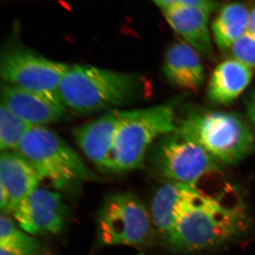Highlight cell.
Returning a JSON list of instances; mask_svg holds the SVG:
<instances>
[{
    "label": "cell",
    "instance_id": "23",
    "mask_svg": "<svg viewBox=\"0 0 255 255\" xmlns=\"http://www.w3.org/2000/svg\"><path fill=\"white\" fill-rule=\"evenodd\" d=\"M0 255H21L18 253H14L9 250L4 249V248H0Z\"/></svg>",
    "mask_w": 255,
    "mask_h": 255
},
{
    "label": "cell",
    "instance_id": "14",
    "mask_svg": "<svg viewBox=\"0 0 255 255\" xmlns=\"http://www.w3.org/2000/svg\"><path fill=\"white\" fill-rule=\"evenodd\" d=\"M41 179L31 163L16 151L0 156V188L9 199L10 212L38 187Z\"/></svg>",
    "mask_w": 255,
    "mask_h": 255
},
{
    "label": "cell",
    "instance_id": "16",
    "mask_svg": "<svg viewBox=\"0 0 255 255\" xmlns=\"http://www.w3.org/2000/svg\"><path fill=\"white\" fill-rule=\"evenodd\" d=\"M185 184L166 182L156 191L150 204V214L156 233L166 243L172 236L176 211Z\"/></svg>",
    "mask_w": 255,
    "mask_h": 255
},
{
    "label": "cell",
    "instance_id": "21",
    "mask_svg": "<svg viewBox=\"0 0 255 255\" xmlns=\"http://www.w3.org/2000/svg\"><path fill=\"white\" fill-rule=\"evenodd\" d=\"M245 106L248 121L255 131V86L247 95Z\"/></svg>",
    "mask_w": 255,
    "mask_h": 255
},
{
    "label": "cell",
    "instance_id": "3",
    "mask_svg": "<svg viewBox=\"0 0 255 255\" xmlns=\"http://www.w3.org/2000/svg\"><path fill=\"white\" fill-rule=\"evenodd\" d=\"M176 126L222 164L239 163L255 150L254 129L249 121L235 112L189 107Z\"/></svg>",
    "mask_w": 255,
    "mask_h": 255
},
{
    "label": "cell",
    "instance_id": "2",
    "mask_svg": "<svg viewBox=\"0 0 255 255\" xmlns=\"http://www.w3.org/2000/svg\"><path fill=\"white\" fill-rule=\"evenodd\" d=\"M148 87L138 74L74 65L64 75L58 95L65 107L86 114L131 104L146 97Z\"/></svg>",
    "mask_w": 255,
    "mask_h": 255
},
{
    "label": "cell",
    "instance_id": "12",
    "mask_svg": "<svg viewBox=\"0 0 255 255\" xmlns=\"http://www.w3.org/2000/svg\"><path fill=\"white\" fill-rule=\"evenodd\" d=\"M1 103L33 127H44L63 118L65 105L59 97H50L2 83Z\"/></svg>",
    "mask_w": 255,
    "mask_h": 255
},
{
    "label": "cell",
    "instance_id": "20",
    "mask_svg": "<svg viewBox=\"0 0 255 255\" xmlns=\"http://www.w3.org/2000/svg\"><path fill=\"white\" fill-rule=\"evenodd\" d=\"M233 59L252 69L255 68V36L250 33L243 34L231 47Z\"/></svg>",
    "mask_w": 255,
    "mask_h": 255
},
{
    "label": "cell",
    "instance_id": "13",
    "mask_svg": "<svg viewBox=\"0 0 255 255\" xmlns=\"http://www.w3.org/2000/svg\"><path fill=\"white\" fill-rule=\"evenodd\" d=\"M163 72L169 83L183 91H198L205 78L199 53L184 41L169 47L164 56Z\"/></svg>",
    "mask_w": 255,
    "mask_h": 255
},
{
    "label": "cell",
    "instance_id": "19",
    "mask_svg": "<svg viewBox=\"0 0 255 255\" xmlns=\"http://www.w3.org/2000/svg\"><path fill=\"white\" fill-rule=\"evenodd\" d=\"M34 127L20 118L6 106H0V150L15 151Z\"/></svg>",
    "mask_w": 255,
    "mask_h": 255
},
{
    "label": "cell",
    "instance_id": "8",
    "mask_svg": "<svg viewBox=\"0 0 255 255\" xmlns=\"http://www.w3.org/2000/svg\"><path fill=\"white\" fill-rule=\"evenodd\" d=\"M69 67L18 43L4 46L0 57V76L4 83L59 98L60 85Z\"/></svg>",
    "mask_w": 255,
    "mask_h": 255
},
{
    "label": "cell",
    "instance_id": "15",
    "mask_svg": "<svg viewBox=\"0 0 255 255\" xmlns=\"http://www.w3.org/2000/svg\"><path fill=\"white\" fill-rule=\"evenodd\" d=\"M253 78V69L233 58L224 60L213 71L208 85V98L215 105H231Z\"/></svg>",
    "mask_w": 255,
    "mask_h": 255
},
{
    "label": "cell",
    "instance_id": "10",
    "mask_svg": "<svg viewBox=\"0 0 255 255\" xmlns=\"http://www.w3.org/2000/svg\"><path fill=\"white\" fill-rule=\"evenodd\" d=\"M129 113L130 110H112L74 130L75 140L82 152L102 170L110 171L114 138Z\"/></svg>",
    "mask_w": 255,
    "mask_h": 255
},
{
    "label": "cell",
    "instance_id": "11",
    "mask_svg": "<svg viewBox=\"0 0 255 255\" xmlns=\"http://www.w3.org/2000/svg\"><path fill=\"white\" fill-rule=\"evenodd\" d=\"M154 3L184 43L201 54H212L214 48L209 25L211 12L201 8L175 4L172 0H157Z\"/></svg>",
    "mask_w": 255,
    "mask_h": 255
},
{
    "label": "cell",
    "instance_id": "5",
    "mask_svg": "<svg viewBox=\"0 0 255 255\" xmlns=\"http://www.w3.org/2000/svg\"><path fill=\"white\" fill-rule=\"evenodd\" d=\"M176 123L175 106L172 103L130 110L114 138L110 171L126 172L140 168L154 142L174 131Z\"/></svg>",
    "mask_w": 255,
    "mask_h": 255
},
{
    "label": "cell",
    "instance_id": "6",
    "mask_svg": "<svg viewBox=\"0 0 255 255\" xmlns=\"http://www.w3.org/2000/svg\"><path fill=\"white\" fill-rule=\"evenodd\" d=\"M148 159L154 172L166 182L191 186L219 172L222 164L200 144L177 129L154 142Z\"/></svg>",
    "mask_w": 255,
    "mask_h": 255
},
{
    "label": "cell",
    "instance_id": "22",
    "mask_svg": "<svg viewBox=\"0 0 255 255\" xmlns=\"http://www.w3.org/2000/svg\"><path fill=\"white\" fill-rule=\"evenodd\" d=\"M247 33L255 36V6L250 11Z\"/></svg>",
    "mask_w": 255,
    "mask_h": 255
},
{
    "label": "cell",
    "instance_id": "17",
    "mask_svg": "<svg viewBox=\"0 0 255 255\" xmlns=\"http://www.w3.org/2000/svg\"><path fill=\"white\" fill-rule=\"evenodd\" d=\"M250 11L243 2L230 3L221 7L211 25L215 43L220 50L229 49L246 33Z\"/></svg>",
    "mask_w": 255,
    "mask_h": 255
},
{
    "label": "cell",
    "instance_id": "18",
    "mask_svg": "<svg viewBox=\"0 0 255 255\" xmlns=\"http://www.w3.org/2000/svg\"><path fill=\"white\" fill-rule=\"evenodd\" d=\"M0 248L21 255H36L41 251L39 242L4 214L0 219Z\"/></svg>",
    "mask_w": 255,
    "mask_h": 255
},
{
    "label": "cell",
    "instance_id": "7",
    "mask_svg": "<svg viewBox=\"0 0 255 255\" xmlns=\"http://www.w3.org/2000/svg\"><path fill=\"white\" fill-rule=\"evenodd\" d=\"M97 238L102 246H142L156 232L150 211L131 193L109 196L99 213Z\"/></svg>",
    "mask_w": 255,
    "mask_h": 255
},
{
    "label": "cell",
    "instance_id": "1",
    "mask_svg": "<svg viewBox=\"0 0 255 255\" xmlns=\"http://www.w3.org/2000/svg\"><path fill=\"white\" fill-rule=\"evenodd\" d=\"M250 224L248 209L236 188L225 187L214 195L197 185H186L167 244L180 253L205 251L241 237Z\"/></svg>",
    "mask_w": 255,
    "mask_h": 255
},
{
    "label": "cell",
    "instance_id": "4",
    "mask_svg": "<svg viewBox=\"0 0 255 255\" xmlns=\"http://www.w3.org/2000/svg\"><path fill=\"white\" fill-rule=\"evenodd\" d=\"M15 151L27 159L41 180L58 190H72L83 182L99 179L77 152L48 128L33 127Z\"/></svg>",
    "mask_w": 255,
    "mask_h": 255
},
{
    "label": "cell",
    "instance_id": "9",
    "mask_svg": "<svg viewBox=\"0 0 255 255\" xmlns=\"http://www.w3.org/2000/svg\"><path fill=\"white\" fill-rule=\"evenodd\" d=\"M12 213L18 227L32 236L61 232L66 216L61 194L40 187L25 198Z\"/></svg>",
    "mask_w": 255,
    "mask_h": 255
}]
</instances>
